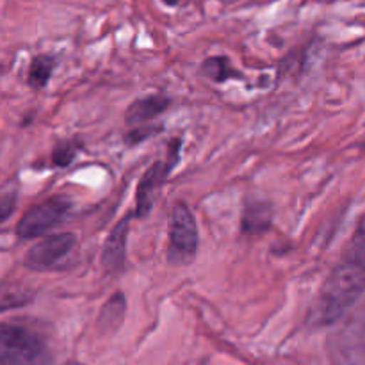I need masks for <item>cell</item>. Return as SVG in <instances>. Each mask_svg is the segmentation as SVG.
Masks as SVG:
<instances>
[{"instance_id":"6da1fadb","label":"cell","mask_w":365,"mask_h":365,"mask_svg":"<svg viewBox=\"0 0 365 365\" xmlns=\"http://www.w3.org/2000/svg\"><path fill=\"white\" fill-rule=\"evenodd\" d=\"M365 292V262L349 253L342 259L324 282L319 298L310 310L309 321L314 327H330L341 321Z\"/></svg>"},{"instance_id":"7a4b0ae2","label":"cell","mask_w":365,"mask_h":365,"mask_svg":"<svg viewBox=\"0 0 365 365\" xmlns=\"http://www.w3.org/2000/svg\"><path fill=\"white\" fill-rule=\"evenodd\" d=\"M0 359L4 365H52V353L41 335L18 323L0 328Z\"/></svg>"},{"instance_id":"3957f363","label":"cell","mask_w":365,"mask_h":365,"mask_svg":"<svg viewBox=\"0 0 365 365\" xmlns=\"http://www.w3.org/2000/svg\"><path fill=\"white\" fill-rule=\"evenodd\" d=\"M168 237H170V246H168L170 264L185 266L195 260L198 252V228L192 212L185 203H177L171 210Z\"/></svg>"},{"instance_id":"277c9868","label":"cell","mask_w":365,"mask_h":365,"mask_svg":"<svg viewBox=\"0 0 365 365\" xmlns=\"http://www.w3.org/2000/svg\"><path fill=\"white\" fill-rule=\"evenodd\" d=\"M71 209L70 200L64 196H52L36 203L20 217L16 235L20 239H36L45 235L59 223H63Z\"/></svg>"},{"instance_id":"5b68a950","label":"cell","mask_w":365,"mask_h":365,"mask_svg":"<svg viewBox=\"0 0 365 365\" xmlns=\"http://www.w3.org/2000/svg\"><path fill=\"white\" fill-rule=\"evenodd\" d=\"M180 146V139L171 141L170 148H168L166 160H157V163H153L152 166L145 171V175H143L141 180H139L138 189H135V217H145L150 214L153 203H155L157 192H159V189L164 185L168 175L173 171L175 164L178 163Z\"/></svg>"},{"instance_id":"8992f818","label":"cell","mask_w":365,"mask_h":365,"mask_svg":"<svg viewBox=\"0 0 365 365\" xmlns=\"http://www.w3.org/2000/svg\"><path fill=\"white\" fill-rule=\"evenodd\" d=\"M334 365H365V321L353 317L328 341Z\"/></svg>"},{"instance_id":"52a82bcc","label":"cell","mask_w":365,"mask_h":365,"mask_svg":"<svg viewBox=\"0 0 365 365\" xmlns=\"http://www.w3.org/2000/svg\"><path fill=\"white\" fill-rule=\"evenodd\" d=\"M73 234H56L50 237L41 239L32 248L27 250L24 257V266L31 271H50L56 269L75 248Z\"/></svg>"},{"instance_id":"ba28073f","label":"cell","mask_w":365,"mask_h":365,"mask_svg":"<svg viewBox=\"0 0 365 365\" xmlns=\"http://www.w3.org/2000/svg\"><path fill=\"white\" fill-rule=\"evenodd\" d=\"M134 216L135 214H127L123 220L114 225V228L107 235L106 242H103L102 255H100V262H102L106 273L118 274L123 271L125 260H127L128 227H130V220Z\"/></svg>"},{"instance_id":"9c48e42d","label":"cell","mask_w":365,"mask_h":365,"mask_svg":"<svg viewBox=\"0 0 365 365\" xmlns=\"http://www.w3.org/2000/svg\"><path fill=\"white\" fill-rule=\"evenodd\" d=\"M170 103L171 100L164 95H148L145 98H139L128 106L127 113H125V121L132 127L145 125L163 114L170 107Z\"/></svg>"},{"instance_id":"30bf717a","label":"cell","mask_w":365,"mask_h":365,"mask_svg":"<svg viewBox=\"0 0 365 365\" xmlns=\"http://www.w3.org/2000/svg\"><path fill=\"white\" fill-rule=\"evenodd\" d=\"M273 223V207L267 202H248L241 217V232L245 235H260L267 232Z\"/></svg>"},{"instance_id":"8fae6325","label":"cell","mask_w":365,"mask_h":365,"mask_svg":"<svg viewBox=\"0 0 365 365\" xmlns=\"http://www.w3.org/2000/svg\"><path fill=\"white\" fill-rule=\"evenodd\" d=\"M125 310H127L125 296L121 292L110 296L98 314V330L102 334H114L123 323Z\"/></svg>"},{"instance_id":"7c38bea8","label":"cell","mask_w":365,"mask_h":365,"mask_svg":"<svg viewBox=\"0 0 365 365\" xmlns=\"http://www.w3.org/2000/svg\"><path fill=\"white\" fill-rule=\"evenodd\" d=\"M202 71L205 77H209L214 82H225L230 78H241V73L232 66L228 57L225 56H214L209 57L205 63L202 64Z\"/></svg>"},{"instance_id":"4fadbf2b","label":"cell","mask_w":365,"mask_h":365,"mask_svg":"<svg viewBox=\"0 0 365 365\" xmlns=\"http://www.w3.org/2000/svg\"><path fill=\"white\" fill-rule=\"evenodd\" d=\"M56 68V57L53 56H36L29 66L27 82L32 88H45L48 84L52 71Z\"/></svg>"},{"instance_id":"5bb4252c","label":"cell","mask_w":365,"mask_h":365,"mask_svg":"<svg viewBox=\"0 0 365 365\" xmlns=\"http://www.w3.org/2000/svg\"><path fill=\"white\" fill-rule=\"evenodd\" d=\"M32 291L31 289H20L13 287L9 289L7 285H4L2 289V310H9L13 307H24L29 302H32Z\"/></svg>"},{"instance_id":"9a60e30c","label":"cell","mask_w":365,"mask_h":365,"mask_svg":"<svg viewBox=\"0 0 365 365\" xmlns=\"http://www.w3.org/2000/svg\"><path fill=\"white\" fill-rule=\"evenodd\" d=\"M77 146H78L77 143H73V141L57 143L56 148H53V153H52L53 164L59 168L70 166L71 160H73L75 155H77Z\"/></svg>"},{"instance_id":"2e32d148","label":"cell","mask_w":365,"mask_h":365,"mask_svg":"<svg viewBox=\"0 0 365 365\" xmlns=\"http://www.w3.org/2000/svg\"><path fill=\"white\" fill-rule=\"evenodd\" d=\"M160 130H163V127H155V125H138V127H134L127 135H125V143H127L128 146L139 145V143L146 141V139H150L152 135H155L157 132Z\"/></svg>"},{"instance_id":"e0dca14e","label":"cell","mask_w":365,"mask_h":365,"mask_svg":"<svg viewBox=\"0 0 365 365\" xmlns=\"http://www.w3.org/2000/svg\"><path fill=\"white\" fill-rule=\"evenodd\" d=\"M14 205H16V189H14V184H7L6 187L2 189V195H0V221H7L9 216L13 214Z\"/></svg>"},{"instance_id":"ac0fdd59","label":"cell","mask_w":365,"mask_h":365,"mask_svg":"<svg viewBox=\"0 0 365 365\" xmlns=\"http://www.w3.org/2000/svg\"><path fill=\"white\" fill-rule=\"evenodd\" d=\"M164 4H166V6H177L178 2H180V0H163Z\"/></svg>"},{"instance_id":"d6986e66","label":"cell","mask_w":365,"mask_h":365,"mask_svg":"<svg viewBox=\"0 0 365 365\" xmlns=\"http://www.w3.org/2000/svg\"><path fill=\"white\" fill-rule=\"evenodd\" d=\"M61 365H84V364H78V362H66V364H61Z\"/></svg>"}]
</instances>
